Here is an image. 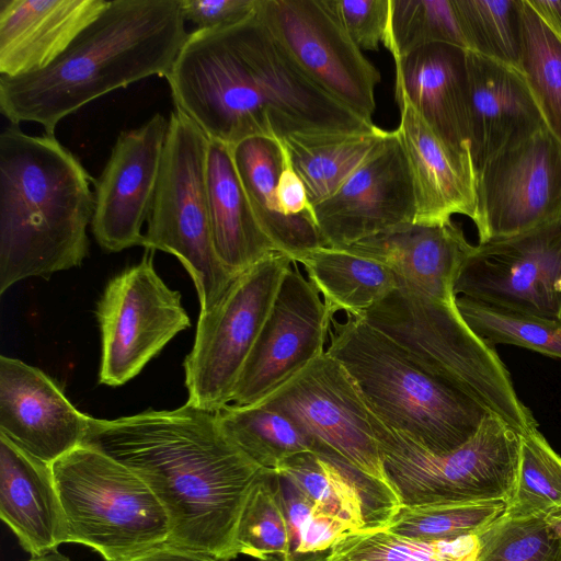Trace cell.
<instances>
[{
    "instance_id": "cell-1",
    "label": "cell",
    "mask_w": 561,
    "mask_h": 561,
    "mask_svg": "<svg viewBox=\"0 0 561 561\" xmlns=\"http://www.w3.org/2000/svg\"><path fill=\"white\" fill-rule=\"evenodd\" d=\"M174 108L208 139L350 134L377 126L313 83L256 12L233 25L188 33L165 77Z\"/></svg>"
},
{
    "instance_id": "cell-2",
    "label": "cell",
    "mask_w": 561,
    "mask_h": 561,
    "mask_svg": "<svg viewBox=\"0 0 561 561\" xmlns=\"http://www.w3.org/2000/svg\"><path fill=\"white\" fill-rule=\"evenodd\" d=\"M83 444L126 465L151 488L169 516L167 542L222 561L237 558L239 516L266 469L228 438L216 412L186 403L115 420L90 416Z\"/></svg>"
},
{
    "instance_id": "cell-3",
    "label": "cell",
    "mask_w": 561,
    "mask_h": 561,
    "mask_svg": "<svg viewBox=\"0 0 561 561\" xmlns=\"http://www.w3.org/2000/svg\"><path fill=\"white\" fill-rule=\"evenodd\" d=\"M188 33L180 0H114L48 67L0 76V110L11 124L54 135L69 114L150 76L167 77Z\"/></svg>"
},
{
    "instance_id": "cell-4",
    "label": "cell",
    "mask_w": 561,
    "mask_h": 561,
    "mask_svg": "<svg viewBox=\"0 0 561 561\" xmlns=\"http://www.w3.org/2000/svg\"><path fill=\"white\" fill-rule=\"evenodd\" d=\"M94 180L55 135L18 124L0 134V294L28 277L81 265Z\"/></svg>"
},
{
    "instance_id": "cell-5",
    "label": "cell",
    "mask_w": 561,
    "mask_h": 561,
    "mask_svg": "<svg viewBox=\"0 0 561 561\" xmlns=\"http://www.w3.org/2000/svg\"><path fill=\"white\" fill-rule=\"evenodd\" d=\"M331 329L325 352L354 379L368 409L430 453L457 449L492 413L419 368L363 319L346 313Z\"/></svg>"
},
{
    "instance_id": "cell-6",
    "label": "cell",
    "mask_w": 561,
    "mask_h": 561,
    "mask_svg": "<svg viewBox=\"0 0 561 561\" xmlns=\"http://www.w3.org/2000/svg\"><path fill=\"white\" fill-rule=\"evenodd\" d=\"M419 368L469 396L520 435L537 427L494 347L477 336L455 300L398 286L359 316Z\"/></svg>"
},
{
    "instance_id": "cell-7",
    "label": "cell",
    "mask_w": 561,
    "mask_h": 561,
    "mask_svg": "<svg viewBox=\"0 0 561 561\" xmlns=\"http://www.w3.org/2000/svg\"><path fill=\"white\" fill-rule=\"evenodd\" d=\"M67 543L87 546L104 561L129 559L167 542L169 516L134 470L82 444L53 463Z\"/></svg>"
},
{
    "instance_id": "cell-8",
    "label": "cell",
    "mask_w": 561,
    "mask_h": 561,
    "mask_svg": "<svg viewBox=\"0 0 561 561\" xmlns=\"http://www.w3.org/2000/svg\"><path fill=\"white\" fill-rule=\"evenodd\" d=\"M370 423L388 483L401 507L504 501L515 488L522 435L490 413L457 449L436 455L386 425L370 410Z\"/></svg>"
},
{
    "instance_id": "cell-9",
    "label": "cell",
    "mask_w": 561,
    "mask_h": 561,
    "mask_svg": "<svg viewBox=\"0 0 561 561\" xmlns=\"http://www.w3.org/2000/svg\"><path fill=\"white\" fill-rule=\"evenodd\" d=\"M208 142L205 133L174 108L141 243L180 260L196 287L199 316L209 312L238 277L222 264L213 241L206 181Z\"/></svg>"
},
{
    "instance_id": "cell-10",
    "label": "cell",
    "mask_w": 561,
    "mask_h": 561,
    "mask_svg": "<svg viewBox=\"0 0 561 561\" xmlns=\"http://www.w3.org/2000/svg\"><path fill=\"white\" fill-rule=\"evenodd\" d=\"M293 260L274 252L242 272L220 301L198 316L192 351L184 360L187 403L217 412L232 393Z\"/></svg>"
},
{
    "instance_id": "cell-11",
    "label": "cell",
    "mask_w": 561,
    "mask_h": 561,
    "mask_svg": "<svg viewBox=\"0 0 561 561\" xmlns=\"http://www.w3.org/2000/svg\"><path fill=\"white\" fill-rule=\"evenodd\" d=\"M95 313L102 344L99 380L112 387L137 376L191 325L180 291L161 279L147 253L110 279Z\"/></svg>"
},
{
    "instance_id": "cell-12",
    "label": "cell",
    "mask_w": 561,
    "mask_h": 561,
    "mask_svg": "<svg viewBox=\"0 0 561 561\" xmlns=\"http://www.w3.org/2000/svg\"><path fill=\"white\" fill-rule=\"evenodd\" d=\"M256 14L313 83L373 122L380 72L351 39L327 0H259Z\"/></svg>"
},
{
    "instance_id": "cell-13",
    "label": "cell",
    "mask_w": 561,
    "mask_h": 561,
    "mask_svg": "<svg viewBox=\"0 0 561 561\" xmlns=\"http://www.w3.org/2000/svg\"><path fill=\"white\" fill-rule=\"evenodd\" d=\"M454 294L561 320V217L474 245L456 277Z\"/></svg>"
},
{
    "instance_id": "cell-14",
    "label": "cell",
    "mask_w": 561,
    "mask_h": 561,
    "mask_svg": "<svg viewBox=\"0 0 561 561\" xmlns=\"http://www.w3.org/2000/svg\"><path fill=\"white\" fill-rule=\"evenodd\" d=\"M257 403L285 414L314 442L388 483L369 409L354 379L327 352Z\"/></svg>"
},
{
    "instance_id": "cell-15",
    "label": "cell",
    "mask_w": 561,
    "mask_h": 561,
    "mask_svg": "<svg viewBox=\"0 0 561 561\" xmlns=\"http://www.w3.org/2000/svg\"><path fill=\"white\" fill-rule=\"evenodd\" d=\"M479 243L561 217V142L545 128L492 157L476 174Z\"/></svg>"
},
{
    "instance_id": "cell-16",
    "label": "cell",
    "mask_w": 561,
    "mask_h": 561,
    "mask_svg": "<svg viewBox=\"0 0 561 561\" xmlns=\"http://www.w3.org/2000/svg\"><path fill=\"white\" fill-rule=\"evenodd\" d=\"M331 323L319 291L293 262L240 373L231 403L262 401L323 354Z\"/></svg>"
},
{
    "instance_id": "cell-17",
    "label": "cell",
    "mask_w": 561,
    "mask_h": 561,
    "mask_svg": "<svg viewBox=\"0 0 561 561\" xmlns=\"http://www.w3.org/2000/svg\"><path fill=\"white\" fill-rule=\"evenodd\" d=\"M412 175L397 130L330 197L313 206L327 247L347 248L394 227L414 222Z\"/></svg>"
},
{
    "instance_id": "cell-18",
    "label": "cell",
    "mask_w": 561,
    "mask_h": 561,
    "mask_svg": "<svg viewBox=\"0 0 561 561\" xmlns=\"http://www.w3.org/2000/svg\"><path fill=\"white\" fill-rule=\"evenodd\" d=\"M169 119L154 114L138 128L122 131L99 179L91 222L107 252L141 245L161 169Z\"/></svg>"
},
{
    "instance_id": "cell-19",
    "label": "cell",
    "mask_w": 561,
    "mask_h": 561,
    "mask_svg": "<svg viewBox=\"0 0 561 561\" xmlns=\"http://www.w3.org/2000/svg\"><path fill=\"white\" fill-rule=\"evenodd\" d=\"M90 416L41 369L0 356V434L53 465L83 444Z\"/></svg>"
},
{
    "instance_id": "cell-20",
    "label": "cell",
    "mask_w": 561,
    "mask_h": 561,
    "mask_svg": "<svg viewBox=\"0 0 561 561\" xmlns=\"http://www.w3.org/2000/svg\"><path fill=\"white\" fill-rule=\"evenodd\" d=\"M394 96L405 98L437 138L471 161L467 49L431 44L396 59Z\"/></svg>"
},
{
    "instance_id": "cell-21",
    "label": "cell",
    "mask_w": 561,
    "mask_h": 561,
    "mask_svg": "<svg viewBox=\"0 0 561 561\" xmlns=\"http://www.w3.org/2000/svg\"><path fill=\"white\" fill-rule=\"evenodd\" d=\"M470 157L474 173L496 153L548 128L523 73L467 50Z\"/></svg>"
},
{
    "instance_id": "cell-22",
    "label": "cell",
    "mask_w": 561,
    "mask_h": 561,
    "mask_svg": "<svg viewBox=\"0 0 561 561\" xmlns=\"http://www.w3.org/2000/svg\"><path fill=\"white\" fill-rule=\"evenodd\" d=\"M473 247L461 227L449 220L436 225L404 224L344 250L389 266L398 286L436 299L455 300L454 283Z\"/></svg>"
},
{
    "instance_id": "cell-23",
    "label": "cell",
    "mask_w": 561,
    "mask_h": 561,
    "mask_svg": "<svg viewBox=\"0 0 561 561\" xmlns=\"http://www.w3.org/2000/svg\"><path fill=\"white\" fill-rule=\"evenodd\" d=\"M321 510L348 524L357 534L387 529L400 511L392 488L314 442L278 469Z\"/></svg>"
},
{
    "instance_id": "cell-24",
    "label": "cell",
    "mask_w": 561,
    "mask_h": 561,
    "mask_svg": "<svg viewBox=\"0 0 561 561\" xmlns=\"http://www.w3.org/2000/svg\"><path fill=\"white\" fill-rule=\"evenodd\" d=\"M106 0H0V76L53 64L105 9Z\"/></svg>"
},
{
    "instance_id": "cell-25",
    "label": "cell",
    "mask_w": 561,
    "mask_h": 561,
    "mask_svg": "<svg viewBox=\"0 0 561 561\" xmlns=\"http://www.w3.org/2000/svg\"><path fill=\"white\" fill-rule=\"evenodd\" d=\"M400 124L396 129L409 162L415 202V224L436 225L455 214L473 220L476 173L471 162L453 153L403 96H397Z\"/></svg>"
},
{
    "instance_id": "cell-26",
    "label": "cell",
    "mask_w": 561,
    "mask_h": 561,
    "mask_svg": "<svg viewBox=\"0 0 561 561\" xmlns=\"http://www.w3.org/2000/svg\"><path fill=\"white\" fill-rule=\"evenodd\" d=\"M0 517L31 558L67 543L53 465L0 434Z\"/></svg>"
},
{
    "instance_id": "cell-27",
    "label": "cell",
    "mask_w": 561,
    "mask_h": 561,
    "mask_svg": "<svg viewBox=\"0 0 561 561\" xmlns=\"http://www.w3.org/2000/svg\"><path fill=\"white\" fill-rule=\"evenodd\" d=\"M206 181L215 250L229 271L239 275L278 252L255 216L236 169L231 146L209 139Z\"/></svg>"
},
{
    "instance_id": "cell-28",
    "label": "cell",
    "mask_w": 561,
    "mask_h": 561,
    "mask_svg": "<svg viewBox=\"0 0 561 561\" xmlns=\"http://www.w3.org/2000/svg\"><path fill=\"white\" fill-rule=\"evenodd\" d=\"M236 169L255 216L278 252L291 260L299 253L327 247L308 214L284 215L276 199V184L283 168V144L252 137L231 147Z\"/></svg>"
},
{
    "instance_id": "cell-29",
    "label": "cell",
    "mask_w": 561,
    "mask_h": 561,
    "mask_svg": "<svg viewBox=\"0 0 561 561\" xmlns=\"http://www.w3.org/2000/svg\"><path fill=\"white\" fill-rule=\"evenodd\" d=\"M293 262L304 266L331 317L340 310L359 316L398 287L389 266L344 249L321 247L297 254Z\"/></svg>"
},
{
    "instance_id": "cell-30",
    "label": "cell",
    "mask_w": 561,
    "mask_h": 561,
    "mask_svg": "<svg viewBox=\"0 0 561 561\" xmlns=\"http://www.w3.org/2000/svg\"><path fill=\"white\" fill-rule=\"evenodd\" d=\"M389 130L291 135L284 142L312 207L330 197L378 149Z\"/></svg>"
},
{
    "instance_id": "cell-31",
    "label": "cell",
    "mask_w": 561,
    "mask_h": 561,
    "mask_svg": "<svg viewBox=\"0 0 561 561\" xmlns=\"http://www.w3.org/2000/svg\"><path fill=\"white\" fill-rule=\"evenodd\" d=\"M216 415L228 438L266 470L277 471L289 458L313 450L311 437L285 414L264 404H228Z\"/></svg>"
},
{
    "instance_id": "cell-32",
    "label": "cell",
    "mask_w": 561,
    "mask_h": 561,
    "mask_svg": "<svg viewBox=\"0 0 561 561\" xmlns=\"http://www.w3.org/2000/svg\"><path fill=\"white\" fill-rule=\"evenodd\" d=\"M561 513V456L538 428L522 435L519 465L504 517L545 518Z\"/></svg>"
},
{
    "instance_id": "cell-33",
    "label": "cell",
    "mask_w": 561,
    "mask_h": 561,
    "mask_svg": "<svg viewBox=\"0 0 561 561\" xmlns=\"http://www.w3.org/2000/svg\"><path fill=\"white\" fill-rule=\"evenodd\" d=\"M453 1L467 50L519 70L523 0Z\"/></svg>"
},
{
    "instance_id": "cell-34",
    "label": "cell",
    "mask_w": 561,
    "mask_h": 561,
    "mask_svg": "<svg viewBox=\"0 0 561 561\" xmlns=\"http://www.w3.org/2000/svg\"><path fill=\"white\" fill-rule=\"evenodd\" d=\"M457 309L472 332L489 346L510 344L561 358V320L504 309L456 296Z\"/></svg>"
},
{
    "instance_id": "cell-35",
    "label": "cell",
    "mask_w": 561,
    "mask_h": 561,
    "mask_svg": "<svg viewBox=\"0 0 561 561\" xmlns=\"http://www.w3.org/2000/svg\"><path fill=\"white\" fill-rule=\"evenodd\" d=\"M519 71L548 129L561 142V41L523 0V49Z\"/></svg>"
},
{
    "instance_id": "cell-36",
    "label": "cell",
    "mask_w": 561,
    "mask_h": 561,
    "mask_svg": "<svg viewBox=\"0 0 561 561\" xmlns=\"http://www.w3.org/2000/svg\"><path fill=\"white\" fill-rule=\"evenodd\" d=\"M477 535L420 540L378 530L339 541L323 561H476Z\"/></svg>"
},
{
    "instance_id": "cell-37",
    "label": "cell",
    "mask_w": 561,
    "mask_h": 561,
    "mask_svg": "<svg viewBox=\"0 0 561 561\" xmlns=\"http://www.w3.org/2000/svg\"><path fill=\"white\" fill-rule=\"evenodd\" d=\"M431 44L467 49L453 0H390L383 46L393 60Z\"/></svg>"
},
{
    "instance_id": "cell-38",
    "label": "cell",
    "mask_w": 561,
    "mask_h": 561,
    "mask_svg": "<svg viewBox=\"0 0 561 561\" xmlns=\"http://www.w3.org/2000/svg\"><path fill=\"white\" fill-rule=\"evenodd\" d=\"M274 481L289 534L287 561H323L339 541L357 534L319 508L284 472L274 471Z\"/></svg>"
},
{
    "instance_id": "cell-39",
    "label": "cell",
    "mask_w": 561,
    "mask_h": 561,
    "mask_svg": "<svg viewBox=\"0 0 561 561\" xmlns=\"http://www.w3.org/2000/svg\"><path fill=\"white\" fill-rule=\"evenodd\" d=\"M504 501L451 502L401 507L389 533L420 540H449L478 535L505 511Z\"/></svg>"
},
{
    "instance_id": "cell-40",
    "label": "cell",
    "mask_w": 561,
    "mask_h": 561,
    "mask_svg": "<svg viewBox=\"0 0 561 561\" xmlns=\"http://www.w3.org/2000/svg\"><path fill=\"white\" fill-rule=\"evenodd\" d=\"M234 550L237 557L244 554L257 561L288 559V527L272 470L261 476L244 502L236 529Z\"/></svg>"
},
{
    "instance_id": "cell-41",
    "label": "cell",
    "mask_w": 561,
    "mask_h": 561,
    "mask_svg": "<svg viewBox=\"0 0 561 561\" xmlns=\"http://www.w3.org/2000/svg\"><path fill=\"white\" fill-rule=\"evenodd\" d=\"M476 561H561V537L545 518L500 516L477 535Z\"/></svg>"
},
{
    "instance_id": "cell-42",
    "label": "cell",
    "mask_w": 561,
    "mask_h": 561,
    "mask_svg": "<svg viewBox=\"0 0 561 561\" xmlns=\"http://www.w3.org/2000/svg\"><path fill=\"white\" fill-rule=\"evenodd\" d=\"M342 26L360 50L379 49L390 16V0H327Z\"/></svg>"
},
{
    "instance_id": "cell-43",
    "label": "cell",
    "mask_w": 561,
    "mask_h": 561,
    "mask_svg": "<svg viewBox=\"0 0 561 561\" xmlns=\"http://www.w3.org/2000/svg\"><path fill=\"white\" fill-rule=\"evenodd\" d=\"M185 21L197 30L237 24L255 14L259 0H180Z\"/></svg>"
},
{
    "instance_id": "cell-44",
    "label": "cell",
    "mask_w": 561,
    "mask_h": 561,
    "mask_svg": "<svg viewBox=\"0 0 561 561\" xmlns=\"http://www.w3.org/2000/svg\"><path fill=\"white\" fill-rule=\"evenodd\" d=\"M283 144V168L276 184V199L280 211L287 216L308 214L313 216L304 181L296 172Z\"/></svg>"
},
{
    "instance_id": "cell-45",
    "label": "cell",
    "mask_w": 561,
    "mask_h": 561,
    "mask_svg": "<svg viewBox=\"0 0 561 561\" xmlns=\"http://www.w3.org/2000/svg\"><path fill=\"white\" fill-rule=\"evenodd\" d=\"M128 561H222L210 554L163 542Z\"/></svg>"
},
{
    "instance_id": "cell-46",
    "label": "cell",
    "mask_w": 561,
    "mask_h": 561,
    "mask_svg": "<svg viewBox=\"0 0 561 561\" xmlns=\"http://www.w3.org/2000/svg\"><path fill=\"white\" fill-rule=\"evenodd\" d=\"M527 2L561 41V0H527Z\"/></svg>"
},
{
    "instance_id": "cell-47",
    "label": "cell",
    "mask_w": 561,
    "mask_h": 561,
    "mask_svg": "<svg viewBox=\"0 0 561 561\" xmlns=\"http://www.w3.org/2000/svg\"><path fill=\"white\" fill-rule=\"evenodd\" d=\"M30 561H73L66 554L54 550L41 557L31 558Z\"/></svg>"
},
{
    "instance_id": "cell-48",
    "label": "cell",
    "mask_w": 561,
    "mask_h": 561,
    "mask_svg": "<svg viewBox=\"0 0 561 561\" xmlns=\"http://www.w3.org/2000/svg\"><path fill=\"white\" fill-rule=\"evenodd\" d=\"M553 533L561 537V513L546 519Z\"/></svg>"
}]
</instances>
